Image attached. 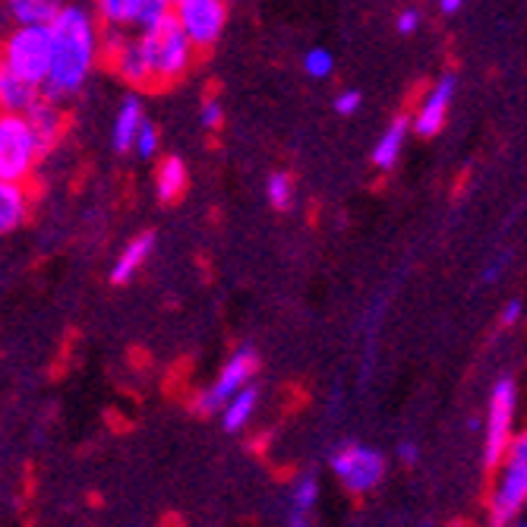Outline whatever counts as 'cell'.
<instances>
[{
    "label": "cell",
    "mask_w": 527,
    "mask_h": 527,
    "mask_svg": "<svg viewBox=\"0 0 527 527\" xmlns=\"http://www.w3.org/2000/svg\"><path fill=\"white\" fill-rule=\"evenodd\" d=\"M54 29V64L42 95L54 101H67L83 89L95 60L101 57L105 32H98L95 19L83 7H64L51 23Z\"/></svg>",
    "instance_id": "cell-1"
},
{
    "label": "cell",
    "mask_w": 527,
    "mask_h": 527,
    "mask_svg": "<svg viewBox=\"0 0 527 527\" xmlns=\"http://www.w3.org/2000/svg\"><path fill=\"white\" fill-rule=\"evenodd\" d=\"M54 64V29L51 26H16L4 42V70L42 92Z\"/></svg>",
    "instance_id": "cell-2"
},
{
    "label": "cell",
    "mask_w": 527,
    "mask_h": 527,
    "mask_svg": "<svg viewBox=\"0 0 527 527\" xmlns=\"http://www.w3.org/2000/svg\"><path fill=\"white\" fill-rule=\"evenodd\" d=\"M139 35H143V45H146V54H149L155 89L174 86L177 79L193 67V57H196L199 48L190 42V35L180 29L177 16H171L168 23H161L158 29L139 32Z\"/></svg>",
    "instance_id": "cell-3"
},
{
    "label": "cell",
    "mask_w": 527,
    "mask_h": 527,
    "mask_svg": "<svg viewBox=\"0 0 527 527\" xmlns=\"http://www.w3.org/2000/svg\"><path fill=\"white\" fill-rule=\"evenodd\" d=\"M42 155L45 152L38 146V136L29 127L26 114L4 111V117H0V180H19L23 184Z\"/></svg>",
    "instance_id": "cell-4"
},
{
    "label": "cell",
    "mask_w": 527,
    "mask_h": 527,
    "mask_svg": "<svg viewBox=\"0 0 527 527\" xmlns=\"http://www.w3.org/2000/svg\"><path fill=\"white\" fill-rule=\"evenodd\" d=\"M527 499V433L512 439V449L505 455V468L493 496V512L490 521L493 527H505Z\"/></svg>",
    "instance_id": "cell-5"
},
{
    "label": "cell",
    "mask_w": 527,
    "mask_h": 527,
    "mask_svg": "<svg viewBox=\"0 0 527 527\" xmlns=\"http://www.w3.org/2000/svg\"><path fill=\"white\" fill-rule=\"evenodd\" d=\"M515 382L502 379L490 395V417H486V445L483 461L486 468H496L512 449V417H515Z\"/></svg>",
    "instance_id": "cell-6"
},
{
    "label": "cell",
    "mask_w": 527,
    "mask_h": 527,
    "mask_svg": "<svg viewBox=\"0 0 527 527\" xmlns=\"http://www.w3.org/2000/svg\"><path fill=\"white\" fill-rule=\"evenodd\" d=\"M174 16L190 42L202 51L212 48L228 26V0H177Z\"/></svg>",
    "instance_id": "cell-7"
},
{
    "label": "cell",
    "mask_w": 527,
    "mask_h": 527,
    "mask_svg": "<svg viewBox=\"0 0 527 527\" xmlns=\"http://www.w3.org/2000/svg\"><path fill=\"white\" fill-rule=\"evenodd\" d=\"M332 471L344 483V490L360 496V493H370L373 486L382 480L385 461H382L379 452L363 449V445H344V449H338L332 455Z\"/></svg>",
    "instance_id": "cell-8"
},
{
    "label": "cell",
    "mask_w": 527,
    "mask_h": 527,
    "mask_svg": "<svg viewBox=\"0 0 527 527\" xmlns=\"http://www.w3.org/2000/svg\"><path fill=\"white\" fill-rule=\"evenodd\" d=\"M256 367H259L256 351L240 348V351L225 363V370H221V376L215 379L212 389L199 395L196 408H199L202 414H212V411H218V408H225L228 398H234L240 389H247L250 379H253V373H256Z\"/></svg>",
    "instance_id": "cell-9"
},
{
    "label": "cell",
    "mask_w": 527,
    "mask_h": 527,
    "mask_svg": "<svg viewBox=\"0 0 527 527\" xmlns=\"http://www.w3.org/2000/svg\"><path fill=\"white\" fill-rule=\"evenodd\" d=\"M455 98V76L445 73L439 76L436 83L430 86V92L423 95V101L417 105L414 114V133L417 136H436L445 124V117H449V105Z\"/></svg>",
    "instance_id": "cell-10"
},
{
    "label": "cell",
    "mask_w": 527,
    "mask_h": 527,
    "mask_svg": "<svg viewBox=\"0 0 527 527\" xmlns=\"http://www.w3.org/2000/svg\"><path fill=\"white\" fill-rule=\"evenodd\" d=\"M23 114H26L29 127L38 136V146H42V152H51L57 146V139L64 136V124H67L64 111H60V101H54L48 95H38Z\"/></svg>",
    "instance_id": "cell-11"
},
{
    "label": "cell",
    "mask_w": 527,
    "mask_h": 527,
    "mask_svg": "<svg viewBox=\"0 0 527 527\" xmlns=\"http://www.w3.org/2000/svg\"><path fill=\"white\" fill-rule=\"evenodd\" d=\"M4 7L16 26H51L67 4L64 0H4Z\"/></svg>",
    "instance_id": "cell-12"
},
{
    "label": "cell",
    "mask_w": 527,
    "mask_h": 527,
    "mask_svg": "<svg viewBox=\"0 0 527 527\" xmlns=\"http://www.w3.org/2000/svg\"><path fill=\"white\" fill-rule=\"evenodd\" d=\"M152 247H155V237H152V234L133 237L127 247L120 250V256H117V262H114V269H111V281H114V285H127V281L146 266V259H149Z\"/></svg>",
    "instance_id": "cell-13"
},
{
    "label": "cell",
    "mask_w": 527,
    "mask_h": 527,
    "mask_svg": "<svg viewBox=\"0 0 527 527\" xmlns=\"http://www.w3.org/2000/svg\"><path fill=\"white\" fill-rule=\"evenodd\" d=\"M143 124H146V117H143V105H139V98L130 95V98L120 101V111L114 117V149L117 152L133 149Z\"/></svg>",
    "instance_id": "cell-14"
},
{
    "label": "cell",
    "mask_w": 527,
    "mask_h": 527,
    "mask_svg": "<svg viewBox=\"0 0 527 527\" xmlns=\"http://www.w3.org/2000/svg\"><path fill=\"white\" fill-rule=\"evenodd\" d=\"M190 184V174H187V165L180 161L177 155H168V158H161V165L155 171V193L161 202H177L180 196H184Z\"/></svg>",
    "instance_id": "cell-15"
},
{
    "label": "cell",
    "mask_w": 527,
    "mask_h": 527,
    "mask_svg": "<svg viewBox=\"0 0 527 527\" xmlns=\"http://www.w3.org/2000/svg\"><path fill=\"white\" fill-rule=\"evenodd\" d=\"M29 212V193L19 180H4L0 184V228L13 231L26 221Z\"/></svg>",
    "instance_id": "cell-16"
},
{
    "label": "cell",
    "mask_w": 527,
    "mask_h": 527,
    "mask_svg": "<svg viewBox=\"0 0 527 527\" xmlns=\"http://www.w3.org/2000/svg\"><path fill=\"white\" fill-rule=\"evenodd\" d=\"M408 127H411L408 120L398 117L395 124L379 136V143L373 146V165L379 171H392L398 165V155H401V146H404V136H408Z\"/></svg>",
    "instance_id": "cell-17"
},
{
    "label": "cell",
    "mask_w": 527,
    "mask_h": 527,
    "mask_svg": "<svg viewBox=\"0 0 527 527\" xmlns=\"http://www.w3.org/2000/svg\"><path fill=\"white\" fill-rule=\"evenodd\" d=\"M35 98H38V89H32L29 83H23V79H16L10 70L0 67V105H4V111L23 114Z\"/></svg>",
    "instance_id": "cell-18"
},
{
    "label": "cell",
    "mask_w": 527,
    "mask_h": 527,
    "mask_svg": "<svg viewBox=\"0 0 527 527\" xmlns=\"http://www.w3.org/2000/svg\"><path fill=\"white\" fill-rule=\"evenodd\" d=\"M256 401H259V392L253 389V385H247V389H240L234 398H228V404L221 408V420H225L228 433H237L240 427H247V420L253 417Z\"/></svg>",
    "instance_id": "cell-19"
},
{
    "label": "cell",
    "mask_w": 527,
    "mask_h": 527,
    "mask_svg": "<svg viewBox=\"0 0 527 527\" xmlns=\"http://www.w3.org/2000/svg\"><path fill=\"white\" fill-rule=\"evenodd\" d=\"M101 23L111 29H133V16L143 0H95Z\"/></svg>",
    "instance_id": "cell-20"
},
{
    "label": "cell",
    "mask_w": 527,
    "mask_h": 527,
    "mask_svg": "<svg viewBox=\"0 0 527 527\" xmlns=\"http://www.w3.org/2000/svg\"><path fill=\"white\" fill-rule=\"evenodd\" d=\"M174 4L177 0H143L133 16V29L149 32V29H158L161 23H168V19L174 16Z\"/></svg>",
    "instance_id": "cell-21"
},
{
    "label": "cell",
    "mask_w": 527,
    "mask_h": 527,
    "mask_svg": "<svg viewBox=\"0 0 527 527\" xmlns=\"http://www.w3.org/2000/svg\"><path fill=\"white\" fill-rule=\"evenodd\" d=\"M303 70H307V76H313V79H329L335 70V60L326 48H313L303 54Z\"/></svg>",
    "instance_id": "cell-22"
},
{
    "label": "cell",
    "mask_w": 527,
    "mask_h": 527,
    "mask_svg": "<svg viewBox=\"0 0 527 527\" xmlns=\"http://www.w3.org/2000/svg\"><path fill=\"white\" fill-rule=\"evenodd\" d=\"M266 193H269V202L275 209H288L291 206V199H294V184H291V177L288 174H272L269 177V184H266Z\"/></svg>",
    "instance_id": "cell-23"
},
{
    "label": "cell",
    "mask_w": 527,
    "mask_h": 527,
    "mask_svg": "<svg viewBox=\"0 0 527 527\" xmlns=\"http://www.w3.org/2000/svg\"><path fill=\"white\" fill-rule=\"evenodd\" d=\"M158 146H161V136H158V127L155 124H143V130H139V136H136V155L139 158H152L155 152H158Z\"/></svg>",
    "instance_id": "cell-24"
},
{
    "label": "cell",
    "mask_w": 527,
    "mask_h": 527,
    "mask_svg": "<svg viewBox=\"0 0 527 527\" xmlns=\"http://www.w3.org/2000/svg\"><path fill=\"white\" fill-rule=\"evenodd\" d=\"M316 499H319V486H316V480H313V477H303V480L294 486V505H297V512L313 509Z\"/></svg>",
    "instance_id": "cell-25"
},
{
    "label": "cell",
    "mask_w": 527,
    "mask_h": 527,
    "mask_svg": "<svg viewBox=\"0 0 527 527\" xmlns=\"http://www.w3.org/2000/svg\"><path fill=\"white\" fill-rule=\"evenodd\" d=\"M199 120L206 130H218L221 124H225V108H221V101L206 98V105H202V111H199Z\"/></svg>",
    "instance_id": "cell-26"
},
{
    "label": "cell",
    "mask_w": 527,
    "mask_h": 527,
    "mask_svg": "<svg viewBox=\"0 0 527 527\" xmlns=\"http://www.w3.org/2000/svg\"><path fill=\"white\" fill-rule=\"evenodd\" d=\"M360 105H363V95H360V92H354V89H348V92H341V95H338V101H335V111H338L341 117H351V114H357V111H360Z\"/></svg>",
    "instance_id": "cell-27"
},
{
    "label": "cell",
    "mask_w": 527,
    "mask_h": 527,
    "mask_svg": "<svg viewBox=\"0 0 527 527\" xmlns=\"http://www.w3.org/2000/svg\"><path fill=\"white\" fill-rule=\"evenodd\" d=\"M395 26H398V32L401 35H411V32H417V26H420V10H401L398 13V19H395Z\"/></svg>",
    "instance_id": "cell-28"
},
{
    "label": "cell",
    "mask_w": 527,
    "mask_h": 527,
    "mask_svg": "<svg viewBox=\"0 0 527 527\" xmlns=\"http://www.w3.org/2000/svg\"><path fill=\"white\" fill-rule=\"evenodd\" d=\"M518 319H521V303H518V300H512V303H505V310H502V319H499V322H502V326H505V329H509V326H515V322H518Z\"/></svg>",
    "instance_id": "cell-29"
},
{
    "label": "cell",
    "mask_w": 527,
    "mask_h": 527,
    "mask_svg": "<svg viewBox=\"0 0 527 527\" xmlns=\"http://www.w3.org/2000/svg\"><path fill=\"white\" fill-rule=\"evenodd\" d=\"M398 455H401L404 464H414V461H417V445H414V442H401V445H398Z\"/></svg>",
    "instance_id": "cell-30"
},
{
    "label": "cell",
    "mask_w": 527,
    "mask_h": 527,
    "mask_svg": "<svg viewBox=\"0 0 527 527\" xmlns=\"http://www.w3.org/2000/svg\"><path fill=\"white\" fill-rule=\"evenodd\" d=\"M461 4H464V0H439L442 13H458V10H461Z\"/></svg>",
    "instance_id": "cell-31"
},
{
    "label": "cell",
    "mask_w": 527,
    "mask_h": 527,
    "mask_svg": "<svg viewBox=\"0 0 527 527\" xmlns=\"http://www.w3.org/2000/svg\"><path fill=\"white\" fill-rule=\"evenodd\" d=\"M291 527H307V524H303V521H300V518H297V521H294V524H291Z\"/></svg>",
    "instance_id": "cell-32"
},
{
    "label": "cell",
    "mask_w": 527,
    "mask_h": 527,
    "mask_svg": "<svg viewBox=\"0 0 527 527\" xmlns=\"http://www.w3.org/2000/svg\"><path fill=\"white\" fill-rule=\"evenodd\" d=\"M521 527H527V524H521Z\"/></svg>",
    "instance_id": "cell-33"
}]
</instances>
